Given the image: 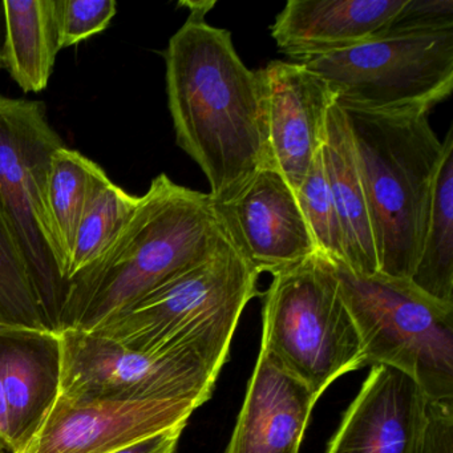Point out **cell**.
Here are the masks:
<instances>
[{"instance_id":"6da1fadb","label":"cell","mask_w":453,"mask_h":453,"mask_svg":"<svg viewBox=\"0 0 453 453\" xmlns=\"http://www.w3.org/2000/svg\"><path fill=\"white\" fill-rule=\"evenodd\" d=\"M185 6L189 17L164 52L169 112L177 144L205 174L211 197L225 203L270 166L261 81L232 34L206 22L214 4Z\"/></svg>"},{"instance_id":"7a4b0ae2","label":"cell","mask_w":453,"mask_h":453,"mask_svg":"<svg viewBox=\"0 0 453 453\" xmlns=\"http://www.w3.org/2000/svg\"><path fill=\"white\" fill-rule=\"evenodd\" d=\"M226 237L209 193L158 174L104 253L65 283L57 328L95 330L208 258Z\"/></svg>"},{"instance_id":"3957f363","label":"cell","mask_w":453,"mask_h":453,"mask_svg":"<svg viewBox=\"0 0 453 453\" xmlns=\"http://www.w3.org/2000/svg\"><path fill=\"white\" fill-rule=\"evenodd\" d=\"M342 110L365 188L379 273L410 280L444 145L426 112Z\"/></svg>"},{"instance_id":"277c9868","label":"cell","mask_w":453,"mask_h":453,"mask_svg":"<svg viewBox=\"0 0 453 453\" xmlns=\"http://www.w3.org/2000/svg\"><path fill=\"white\" fill-rule=\"evenodd\" d=\"M258 277L227 235L208 258L92 331L144 354L193 349L225 365L241 315L259 294Z\"/></svg>"},{"instance_id":"5b68a950","label":"cell","mask_w":453,"mask_h":453,"mask_svg":"<svg viewBox=\"0 0 453 453\" xmlns=\"http://www.w3.org/2000/svg\"><path fill=\"white\" fill-rule=\"evenodd\" d=\"M320 258L357 326L365 365L396 368L420 386L426 399L453 402V306L426 296L410 280L360 274L346 262Z\"/></svg>"},{"instance_id":"8992f818","label":"cell","mask_w":453,"mask_h":453,"mask_svg":"<svg viewBox=\"0 0 453 453\" xmlns=\"http://www.w3.org/2000/svg\"><path fill=\"white\" fill-rule=\"evenodd\" d=\"M341 107L428 113L453 89V22L394 26L342 51L302 62Z\"/></svg>"},{"instance_id":"52a82bcc","label":"cell","mask_w":453,"mask_h":453,"mask_svg":"<svg viewBox=\"0 0 453 453\" xmlns=\"http://www.w3.org/2000/svg\"><path fill=\"white\" fill-rule=\"evenodd\" d=\"M261 349L318 397L367 365L357 326L319 254L273 275Z\"/></svg>"},{"instance_id":"ba28073f","label":"cell","mask_w":453,"mask_h":453,"mask_svg":"<svg viewBox=\"0 0 453 453\" xmlns=\"http://www.w3.org/2000/svg\"><path fill=\"white\" fill-rule=\"evenodd\" d=\"M59 343L58 396L71 402L211 399L222 365L198 349L144 354L94 331L55 330Z\"/></svg>"},{"instance_id":"9c48e42d","label":"cell","mask_w":453,"mask_h":453,"mask_svg":"<svg viewBox=\"0 0 453 453\" xmlns=\"http://www.w3.org/2000/svg\"><path fill=\"white\" fill-rule=\"evenodd\" d=\"M63 147L44 103L0 96V203L30 267L44 317L54 330L65 285L47 246L44 190L52 155Z\"/></svg>"},{"instance_id":"30bf717a","label":"cell","mask_w":453,"mask_h":453,"mask_svg":"<svg viewBox=\"0 0 453 453\" xmlns=\"http://www.w3.org/2000/svg\"><path fill=\"white\" fill-rule=\"evenodd\" d=\"M193 400L71 402L58 396L33 439L18 453H112L180 424Z\"/></svg>"},{"instance_id":"8fae6325","label":"cell","mask_w":453,"mask_h":453,"mask_svg":"<svg viewBox=\"0 0 453 453\" xmlns=\"http://www.w3.org/2000/svg\"><path fill=\"white\" fill-rule=\"evenodd\" d=\"M214 205L230 240L259 274H277L318 253L296 192L272 166Z\"/></svg>"},{"instance_id":"7c38bea8","label":"cell","mask_w":453,"mask_h":453,"mask_svg":"<svg viewBox=\"0 0 453 453\" xmlns=\"http://www.w3.org/2000/svg\"><path fill=\"white\" fill-rule=\"evenodd\" d=\"M258 76L270 166L296 192L322 150L328 111L336 99L327 83L301 63L274 60Z\"/></svg>"},{"instance_id":"4fadbf2b","label":"cell","mask_w":453,"mask_h":453,"mask_svg":"<svg viewBox=\"0 0 453 453\" xmlns=\"http://www.w3.org/2000/svg\"><path fill=\"white\" fill-rule=\"evenodd\" d=\"M426 404L423 389L407 373L372 365L326 453H416Z\"/></svg>"},{"instance_id":"5bb4252c","label":"cell","mask_w":453,"mask_h":453,"mask_svg":"<svg viewBox=\"0 0 453 453\" xmlns=\"http://www.w3.org/2000/svg\"><path fill=\"white\" fill-rule=\"evenodd\" d=\"M407 0H288L272 26L278 49L296 63L365 43L396 22Z\"/></svg>"},{"instance_id":"9a60e30c","label":"cell","mask_w":453,"mask_h":453,"mask_svg":"<svg viewBox=\"0 0 453 453\" xmlns=\"http://www.w3.org/2000/svg\"><path fill=\"white\" fill-rule=\"evenodd\" d=\"M319 397L259 349L225 453H299Z\"/></svg>"},{"instance_id":"2e32d148","label":"cell","mask_w":453,"mask_h":453,"mask_svg":"<svg viewBox=\"0 0 453 453\" xmlns=\"http://www.w3.org/2000/svg\"><path fill=\"white\" fill-rule=\"evenodd\" d=\"M59 378L54 328L0 323V381L9 407L12 453L38 431L59 394Z\"/></svg>"},{"instance_id":"e0dca14e","label":"cell","mask_w":453,"mask_h":453,"mask_svg":"<svg viewBox=\"0 0 453 453\" xmlns=\"http://www.w3.org/2000/svg\"><path fill=\"white\" fill-rule=\"evenodd\" d=\"M322 155L341 222L346 264L360 274H376L378 257L365 188L349 121L336 102L328 111Z\"/></svg>"},{"instance_id":"ac0fdd59","label":"cell","mask_w":453,"mask_h":453,"mask_svg":"<svg viewBox=\"0 0 453 453\" xmlns=\"http://www.w3.org/2000/svg\"><path fill=\"white\" fill-rule=\"evenodd\" d=\"M6 68L25 92L49 86L59 54L57 0H4Z\"/></svg>"},{"instance_id":"d6986e66","label":"cell","mask_w":453,"mask_h":453,"mask_svg":"<svg viewBox=\"0 0 453 453\" xmlns=\"http://www.w3.org/2000/svg\"><path fill=\"white\" fill-rule=\"evenodd\" d=\"M420 254L410 280L426 296L453 306V129L442 142Z\"/></svg>"},{"instance_id":"ffe728a7","label":"cell","mask_w":453,"mask_h":453,"mask_svg":"<svg viewBox=\"0 0 453 453\" xmlns=\"http://www.w3.org/2000/svg\"><path fill=\"white\" fill-rule=\"evenodd\" d=\"M94 166V161L67 147L58 150L50 163L44 190L47 246L65 285Z\"/></svg>"},{"instance_id":"44dd1931","label":"cell","mask_w":453,"mask_h":453,"mask_svg":"<svg viewBox=\"0 0 453 453\" xmlns=\"http://www.w3.org/2000/svg\"><path fill=\"white\" fill-rule=\"evenodd\" d=\"M137 203L139 197L129 195L111 181L102 166L95 164L73 245L67 282L104 253L131 219Z\"/></svg>"},{"instance_id":"7402d4cb","label":"cell","mask_w":453,"mask_h":453,"mask_svg":"<svg viewBox=\"0 0 453 453\" xmlns=\"http://www.w3.org/2000/svg\"><path fill=\"white\" fill-rule=\"evenodd\" d=\"M0 323L30 326V327H50L34 286L30 267L2 203H0Z\"/></svg>"},{"instance_id":"603a6c76","label":"cell","mask_w":453,"mask_h":453,"mask_svg":"<svg viewBox=\"0 0 453 453\" xmlns=\"http://www.w3.org/2000/svg\"><path fill=\"white\" fill-rule=\"evenodd\" d=\"M296 195L314 238L318 254L346 262L343 234L328 184L322 150L315 156L314 163Z\"/></svg>"},{"instance_id":"cb8c5ba5","label":"cell","mask_w":453,"mask_h":453,"mask_svg":"<svg viewBox=\"0 0 453 453\" xmlns=\"http://www.w3.org/2000/svg\"><path fill=\"white\" fill-rule=\"evenodd\" d=\"M59 49L78 46L107 30L118 12L115 0H57Z\"/></svg>"},{"instance_id":"d4e9b609","label":"cell","mask_w":453,"mask_h":453,"mask_svg":"<svg viewBox=\"0 0 453 453\" xmlns=\"http://www.w3.org/2000/svg\"><path fill=\"white\" fill-rule=\"evenodd\" d=\"M416 453H453V402L426 404V423Z\"/></svg>"},{"instance_id":"484cf974","label":"cell","mask_w":453,"mask_h":453,"mask_svg":"<svg viewBox=\"0 0 453 453\" xmlns=\"http://www.w3.org/2000/svg\"><path fill=\"white\" fill-rule=\"evenodd\" d=\"M187 424H180L173 428L165 429L160 434L127 445L112 453H176L180 437Z\"/></svg>"},{"instance_id":"4316f807","label":"cell","mask_w":453,"mask_h":453,"mask_svg":"<svg viewBox=\"0 0 453 453\" xmlns=\"http://www.w3.org/2000/svg\"><path fill=\"white\" fill-rule=\"evenodd\" d=\"M0 440L6 447L7 452L12 453V432H10L9 407H7L6 395L0 381Z\"/></svg>"},{"instance_id":"83f0119b","label":"cell","mask_w":453,"mask_h":453,"mask_svg":"<svg viewBox=\"0 0 453 453\" xmlns=\"http://www.w3.org/2000/svg\"><path fill=\"white\" fill-rule=\"evenodd\" d=\"M4 0H0V68H6V15Z\"/></svg>"}]
</instances>
